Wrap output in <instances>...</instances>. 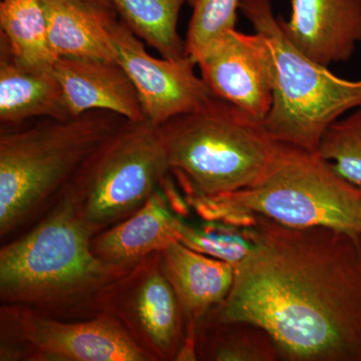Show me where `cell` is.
I'll use <instances>...</instances> for the list:
<instances>
[{
  "label": "cell",
  "mask_w": 361,
  "mask_h": 361,
  "mask_svg": "<svg viewBox=\"0 0 361 361\" xmlns=\"http://www.w3.org/2000/svg\"><path fill=\"white\" fill-rule=\"evenodd\" d=\"M109 30L116 61L134 84L147 122L161 126L174 116L201 108L214 97L202 77L195 71L191 56L156 59L118 14Z\"/></svg>",
  "instance_id": "obj_10"
},
{
  "label": "cell",
  "mask_w": 361,
  "mask_h": 361,
  "mask_svg": "<svg viewBox=\"0 0 361 361\" xmlns=\"http://www.w3.org/2000/svg\"><path fill=\"white\" fill-rule=\"evenodd\" d=\"M184 197L204 221L241 227L244 216L251 214L292 227H329L361 234V188L341 177L319 154L283 142L254 186Z\"/></svg>",
  "instance_id": "obj_4"
},
{
  "label": "cell",
  "mask_w": 361,
  "mask_h": 361,
  "mask_svg": "<svg viewBox=\"0 0 361 361\" xmlns=\"http://www.w3.org/2000/svg\"><path fill=\"white\" fill-rule=\"evenodd\" d=\"M71 116L54 65L21 61L0 35V126L11 127L37 118Z\"/></svg>",
  "instance_id": "obj_14"
},
{
  "label": "cell",
  "mask_w": 361,
  "mask_h": 361,
  "mask_svg": "<svg viewBox=\"0 0 361 361\" xmlns=\"http://www.w3.org/2000/svg\"><path fill=\"white\" fill-rule=\"evenodd\" d=\"M0 30L16 58L35 65H54L42 0H1Z\"/></svg>",
  "instance_id": "obj_20"
},
{
  "label": "cell",
  "mask_w": 361,
  "mask_h": 361,
  "mask_svg": "<svg viewBox=\"0 0 361 361\" xmlns=\"http://www.w3.org/2000/svg\"><path fill=\"white\" fill-rule=\"evenodd\" d=\"M317 153L341 177L361 188V106L329 126Z\"/></svg>",
  "instance_id": "obj_22"
},
{
  "label": "cell",
  "mask_w": 361,
  "mask_h": 361,
  "mask_svg": "<svg viewBox=\"0 0 361 361\" xmlns=\"http://www.w3.org/2000/svg\"><path fill=\"white\" fill-rule=\"evenodd\" d=\"M82 1L90 2V4H97V6L111 7L108 0H82ZM113 8V7H111Z\"/></svg>",
  "instance_id": "obj_25"
},
{
  "label": "cell",
  "mask_w": 361,
  "mask_h": 361,
  "mask_svg": "<svg viewBox=\"0 0 361 361\" xmlns=\"http://www.w3.org/2000/svg\"><path fill=\"white\" fill-rule=\"evenodd\" d=\"M164 269L188 322H201L227 297L235 266L188 248L179 241L161 251Z\"/></svg>",
  "instance_id": "obj_16"
},
{
  "label": "cell",
  "mask_w": 361,
  "mask_h": 361,
  "mask_svg": "<svg viewBox=\"0 0 361 361\" xmlns=\"http://www.w3.org/2000/svg\"><path fill=\"white\" fill-rule=\"evenodd\" d=\"M1 361H153L114 316L84 320L0 306Z\"/></svg>",
  "instance_id": "obj_8"
},
{
  "label": "cell",
  "mask_w": 361,
  "mask_h": 361,
  "mask_svg": "<svg viewBox=\"0 0 361 361\" xmlns=\"http://www.w3.org/2000/svg\"><path fill=\"white\" fill-rule=\"evenodd\" d=\"M178 241L188 248L230 263L236 267L248 256L252 248L248 228L205 221L199 227L187 224L180 218L177 228Z\"/></svg>",
  "instance_id": "obj_21"
},
{
  "label": "cell",
  "mask_w": 361,
  "mask_h": 361,
  "mask_svg": "<svg viewBox=\"0 0 361 361\" xmlns=\"http://www.w3.org/2000/svg\"><path fill=\"white\" fill-rule=\"evenodd\" d=\"M197 66L214 96L263 123L272 106L273 75L262 35L229 30L204 51Z\"/></svg>",
  "instance_id": "obj_11"
},
{
  "label": "cell",
  "mask_w": 361,
  "mask_h": 361,
  "mask_svg": "<svg viewBox=\"0 0 361 361\" xmlns=\"http://www.w3.org/2000/svg\"><path fill=\"white\" fill-rule=\"evenodd\" d=\"M169 174L158 126L129 121L90 159L65 194L97 234L140 210Z\"/></svg>",
  "instance_id": "obj_7"
},
{
  "label": "cell",
  "mask_w": 361,
  "mask_h": 361,
  "mask_svg": "<svg viewBox=\"0 0 361 361\" xmlns=\"http://www.w3.org/2000/svg\"><path fill=\"white\" fill-rule=\"evenodd\" d=\"M96 232L63 194L30 231L0 249V301L68 320L101 314L99 297L129 270L92 249Z\"/></svg>",
  "instance_id": "obj_2"
},
{
  "label": "cell",
  "mask_w": 361,
  "mask_h": 361,
  "mask_svg": "<svg viewBox=\"0 0 361 361\" xmlns=\"http://www.w3.org/2000/svg\"><path fill=\"white\" fill-rule=\"evenodd\" d=\"M198 356V323L188 322L185 324V336L182 345L176 355L175 361H196Z\"/></svg>",
  "instance_id": "obj_24"
},
{
  "label": "cell",
  "mask_w": 361,
  "mask_h": 361,
  "mask_svg": "<svg viewBox=\"0 0 361 361\" xmlns=\"http://www.w3.org/2000/svg\"><path fill=\"white\" fill-rule=\"evenodd\" d=\"M199 360L275 361L281 360L272 337L248 322L198 324Z\"/></svg>",
  "instance_id": "obj_19"
},
{
  "label": "cell",
  "mask_w": 361,
  "mask_h": 361,
  "mask_svg": "<svg viewBox=\"0 0 361 361\" xmlns=\"http://www.w3.org/2000/svg\"><path fill=\"white\" fill-rule=\"evenodd\" d=\"M54 70L63 85L71 116L102 110L125 116L130 122L146 121L137 90L118 61L59 58Z\"/></svg>",
  "instance_id": "obj_13"
},
{
  "label": "cell",
  "mask_w": 361,
  "mask_h": 361,
  "mask_svg": "<svg viewBox=\"0 0 361 361\" xmlns=\"http://www.w3.org/2000/svg\"><path fill=\"white\" fill-rule=\"evenodd\" d=\"M49 42L59 58L99 59L116 61L109 23L111 7L82 0H42Z\"/></svg>",
  "instance_id": "obj_17"
},
{
  "label": "cell",
  "mask_w": 361,
  "mask_h": 361,
  "mask_svg": "<svg viewBox=\"0 0 361 361\" xmlns=\"http://www.w3.org/2000/svg\"><path fill=\"white\" fill-rule=\"evenodd\" d=\"M180 218L159 188L137 212L97 233L92 238V252L109 264L132 269L142 259L178 241Z\"/></svg>",
  "instance_id": "obj_15"
},
{
  "label": "cell",
  "mask_w": 361,
  "mask_h": 361,
  "mask_svg": "<svg viewBox=\"0 0 361 361\" xmlns=\"http://www.w3.org/2000/svg\"><path fill=\"white\" fill-rule=\"evenodd\" d=\"M128 122L118 114L96 110L1 126V238L51 210L90 159Z\"/></svg>",
  "instance_id": "obj_3"
},
{
  "label": "cell",
  "mask_w": 361,
  "mask_h": 361,
  "mask_svg": "<svg viewBox=\"0 0 361 361\" xmlns=\"http://www.w3.org/2000/svg\"><path fill=\"white\" fill-rule=\"evenodd\" d=\"M158 128L171 174L184 194L212 196L254 186L280 145L262 122L215 96Z\"/></svg>",
  "instance_id": "obj_5"
},
{
  "label": "cell",
  "mask_w": 361,
  "mask_h": 361,
  "mask_svg": "<svg viewBox=\"0 0 361 361\" xmlns=\"http://www.w3.org/2000/svg\"><path fill=\"white\" fill-rule=\"evenodd\" d=\"M193 8L188 26L186 54L197 61L229 30H235L240 0H188Z\"/></svg>",
  "instance_id": "obj_23"
},
{
  "label": "cell",
  "mask_w": 361,
  "mask_h": 361,
  "mask_svg": "<svg viewBox=\"0 0 361 361\" xmlns=\"http://www.w3.org/2000/svg\"><path fill=\"white\" fill-rule=\"evenodd\" d=\"M287 39L306 56L329 66L353 58L361 42V0H291Z\"/></svg>",
  "instance_id": "obj_12"
},
{
  "label": "cell",
  "mask_w": 361,
  "mask_h": 361,
  "mask_svg": "<svg viewBox=\"0 0 361 361\" xmlns=\"http://www.w3.org/2000/svg\"><path fill=\"white\" fill-rule=\"evenodd\" d=\"M137 37L157 49L161 58L186 56V42L177 26L180 9L188 0H108Z\"/></svg>",
  "instance_id": "obj_18"
},
{
  "label": "cell",
  "mask_w": 361,
  "mask_h": 361,
  "mask_svg": "<svg viewBox=\"0 0 361 361\" xmlns=\"http://www.w3.org/2000/svg\"><path fill=\"white\" fill-rule=\"evenodd\" d=\"M239 9L269 47L273 103L265 129L277 142L317 153L329 126L361 106V80L337 77L298 51L284 35L271 0H240Z\"/></svg>",
  "instance_id": "obj_6"
},
{
  "label": "cell",
  "mask_w": 361,
  "mask_h": 361,
  "mask_svg": "<svg viewBox=\"0 0 361 361\" xmlns=\"http://www.w3.org/2000/svg\"><path fill=\"white\" fill-rule=\"evenodd\" d=\"M253 248L202 322H248L281 360L361 361V234L254 215Z\"/></svg>",
  "instance_id": "obj_1"
},
{
  "label": "cell",
  "mask_w": 361,
  "mask_h": 361,
  "mask_svg": "<svg viewBox=\"0 0 361 361\" xmlns=\"http://www.w3.org/2000/svg\"><path fill=\"white\" fill-rule=\"evenodd\" d=\"M102 312L123 325L153 361H175L185 336L178 297L164 269L161 251L109 285L99 297Z\"/></svg>",
  "instance_id": "obj_9"
}]
</instances>
